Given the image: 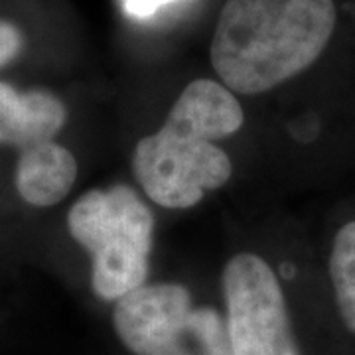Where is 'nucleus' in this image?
<instances>
[{
    "instance_id": "4",
    "label": "nucleus",
    "mask_w": 355,
    "mask_h": 355,
    "mask_svg": "<svg viewBox=\"0 0 355 355\" xmlns=\"http://www.w3.org/2000/svg\"><path fill=\"white\" fill-rule=\"evenodd\" d=\"M119 340L135 355H233L227 322L214 308H196L180 284H142L119 298Z\"/></svg>"
},
{
    "instance_id": "5",
    "label": "nucleus",
    "mask_w": 355,
    "mask_h": 355,
    "mask_svg": "<svg viewBox=\"0 0 355 355\" xmlns=\"http://www.w3.org/2000/svg\"><path fill=\"white\" fill-rule=\"evenodd\" d=\"M233 355H300L284 292L272 268L253 253L235 254L223 270Z\"/></svg>"
},
{
    "instance_id": "1",
    "label": "nucleus",
    "mask_w": 355,
    "mask_h": 355,
    "mask_svg": "<svg viewBox=\"0 0 355 355\" xmlns=\"http://www.w3.org/2000/svg\"><path fill=\"white\" fill-rule=\"evenodd\" d=\"M334 28V0H227L211 65L229 91L265 93L314 64Z\"/></svg>"
},
{
    "instance_id": "7",
    "label": "nucleus",
    "mask_w": 355,
    "mask_h": 355,
    "mask_svg": "<svg viewBox=\"0 0 355 355\" xmlns=\"http://www.w3.org/2000/svg\"><path fill=\"white\" fill-rule=\"evenodd\" d=\"M77 180L76 156L62 144L48 140L20 150L16 164V190L36 207H50L64 200Z\"/></svg>"
},
{
    "instance_id": "6",
    "label": "nucleus",
    "mask_w": 355,
    "mask_h": 355,
    "mask_svg": "<svg viewBox=\"0 0 355 355\" xmlns=\"http://www.w3.org/2000/svg\"><path fill=\"white\" fill-rule=\"evenodd\" d=\"M65 119V105L51 91H18L0 81V144L24 150L53 140Z\"/></svg>"
},
{
    "instance_id": "2",
    "label": "nucleus",
    "mask_w": 355,
    "mask_h": 355,
    "mask_svg": "<svg viewBox=\"0 0 355 355\" xmlns=\"http://www.w3.org/2000/svg\"><path fill=\"white\" fill-rule=\"evenodd\" d=\"M245 114L235 95L211 79H196L170 109L164 127L139 140L135 178L154 203L188 209L205 191L221 188L233 172L229 156L211 140L243 127Z\"/></svg>"
},
{
    "instance_id": "8",
    "label": "nucleus",
    "mask_w": 355,
    "mask_h": 355,
    "mask_svg": "<svg viewBox=\"0 0 355 355\" xmlns=\"http://www.w3.org/2000/svg\"><path fill=\"white\" fill-rule=\"evenodd\" d=\"M330 277L345 328L355 334V221L345 223L331 247Z\"/></svg>"
},
{
    "instance_id": "9",
    "label": "nucleus",
    "mask_w": 355,
    "mask_h": 355,
    "mask_svg": "<svg viewBox=\"0 0 355 355\" xmlns=\"http://www.w3.org/2000/svg\"><path fill=\"white\" fill-rule=\"evenodd\" d=\"M26 46L24 32L20 26L6 18H0V69L12 64Z\"/></svg>"
},
{
    "instance_id": "10",
    "label": "nucleus",
    "mask_w": 355,
    "mask_h": 355,
    "mask_svg": "<svg viewBox=\"0 0 355 355\" xmlns=\"http://www.w3.org/2000/svg\"><path fill=\"white\" fill-rule=\"evenodd\" d=\"M170 2H176V0H123V6H125L127 14L135 16V18H148L158 8H162Z\"/></svg>"
},
{
    "instance_id": "3",
    "label": "nucleus",
    "mask_w": 355,
    "mask_h": 355,
    "mask_svg": "<svg viewBox=\"0 0 355 355\" xmlns=\"http://www.w3.org/2000/svg\"><path fill=\"white\" fill-rule=\"evenodd\" d=\"M71 237L91 257V286L103 300H119L148 277L154 216L128 186L83 193L67 214Z\"/></svg>"
}]
</instances>
